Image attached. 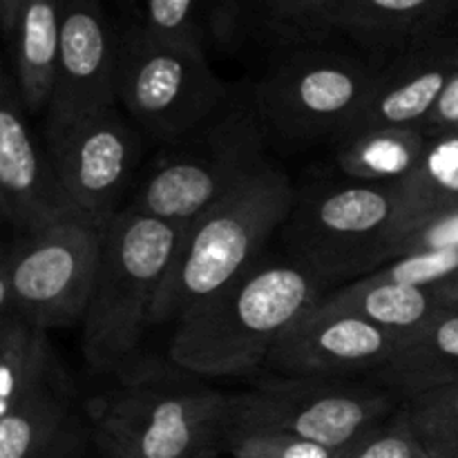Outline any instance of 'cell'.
Segmentation results:
<instances>
[{
	"instance_id": "29",
	"label": "cell",
	"mask_w": 458,
	"mask_h": 458,
	"mask_svg": "<svg viewBox=\"0 0 458 458\" xmlns=\"http://www.w3.org/2000/svg\"><path fill=\"white\" fill-rule=\"evenodd\" d=\"M423 250H458V204L429 215L405 233L394 249V259Z\"/></svg>"
},
{
	"instance_id": "3",
	"label": "cell",
	"mask_w": 458,
	"mask_h": 458,
	"mask_svg": "<svg viewBox=\"0 0 458 458\" xmlns=\"http://www.w3.org/2000/svg\"><path fill=\"white\" fill-rule=\"evenodd\" d=\"M293 199L291 179L268 161L244 186L188 224L152 304L150 327L177 325L249 271L282 231Z\"/></svg>"
},
{
	"instance_id": "6",
	"label": "cell",
	"mask_w": 458,
	"mask_h": 458,
	"mask_svg": "<svg viewBox=\"0 0 458 458\" xmlns=\"http://www.w3.org/2000/svg\"><path fill=\"white\" fill-rule=\"evenodd\" d=\"M280 233L286 253L335 289L392 262L401 240V206L387 183L343 177L295 192Z\"/></svg>"
},
{
	"instance_id": "8",
	"label": "cell",
	"mask_w": 458,
	"mask_h": 458,
	"mask_svg": "<svg viewBox=\"0 0 458 458\" xmlns=\"http://www.w3.org/2000/svg\"><path fill=\"white\" fill-rule=\"evenodd\" d=\"M116 98L155 141H174L199 128L233 98L201 45L161 40L141 25L119 36Z\"/></svg>"
},
{
	"instance_id": "34",
	"label": "cell",
	"mask_w": 458,
	"mask_h": 458,
	"mask_svg": "<svg viewBox=\"0 0 458 458\" xmlns=\"http://www.w3.org/2000/svg\"><path fill=\"white\" fill-rule=\"evenodd\" d=\"M226 450L231 452L233 458H268V456H264L262 452L250 450V447H246V445H228Z\"/></svg>"
},
{
	"instance_id": "11",
	"label": "cell",
	"mask_w": 458,
	"mask_h": 458,
	"mask_svg": "<svg viewBox=\"0 0 458 458\" xmlns=\"http://www.w3.org/2000/svg\"><path fill=\"white\" fill-rule=\"evenodd\" d=\"M143 132L121 106L76 123L49 148L58 179L76 215L107 228L125 208L123 197L143 161Z\"/></svg>"
},
{
	"instance_id": "16",
	"label": "cell",
	"mask_w": 458,
	"mask_h": 458,
	"mask_svg": "<svg viewBox=\"0 0 458 458\" xmlns=\"http://www.w3.org/2000/svg\"><path fill=\"white\" fill-rule=\"evenodd\" d=\"M94 429L74 394L34 398L0 416V458H92Z\"/></svg>"
},
{
	"instance_id": "31",
	"label": "cell",
	"mask_w": 458,
	"mask_h": 458,
	"mask_svg": "<svg viewBox=\"0 0 458 458\" xmlns=\"http://www.w3.org/2000/svg\"><path fill=\"white\" fill-rule=\"evenodd\" d=\"M420 130H423L429 139L458 130V72H454L452 79L447 81L437 107H434L429 119L425 121V125Z\"/></svg>"
},
{
	"instance_id": "4",
	"label": "cell",
	"mask_w": 458,
	"mask_h": 458,
	"mask_svg": "<svg viewBox=\"0 0 458 458\" xmlns=\"http://www.w3.org/2000/svg\"><path fill=\"white\" fill-rule=\"evenodd\" d=\"M186 226L125 206L106 228L101 264L83 320V358L97 374L123 378L141 365L139 349L152 304Z\"/></svg>"
},
{
	"instance_id": "1",
	"label": "cell",
	"mask_w": 458,
	"mask_h": 458,
	"mask_svg": "<svg viewBox=\"0 0 458 458\" xmlns=\"http://www.w3.org/2000/svg\"><path fill=\"white\" fill-rule=\"evenodd\" d=\"M327 293L329 286L289 253L262 255L174 325L170 362L199 378L253 374Z\"/></svg>"
},
{
	"instance_id": "26",
	"label": "cell",
	"mask_w": 458,
	"mask_h": 458,
	"mask_svg": "<svg viewBox=\"0 0 458 458\" xmlns=\"http://www.w3.org/2000/svg\"><path fill=\"white\" fill-rule=\"evenodd\" d=\"M340 458H438L407 420L403 405L343 450Z\"/></svg>"
},
{
	"instance_id": "10",
	"label": "cell",
	"mask_w": 458,
	"mask_h": 458,
	"mask_svg": "<svg viewBox=\"0 0 458 458\" xmlns=\"http://www.w3.org/2000/svg\"><path fill=\"white\" fill-rule=\"evenodd\" d=\"M376 65L335 49H298L253 89L264 130L293 141L338 143L360 114L374 85Z\"/></svg>"
},
{
	"instance_id": "19",
	"label": "cell",
	"mask_w": 458,
	"mask_h": 458,
	"mask_svg": "<svg viewBox=\"0 0 458 458\" xmlns=\"http://www.w3.org/2000/svg\"><path fill=\"white\" fill-rule=\"evenodd\" d=\"M376 378L401 403L458 383V309L443 307L423 329L403 340Z\"/></svg>"
},
{
	"instance_id": "24",
	"label": "cell",
	"mask_w": 458,
	"mask_h": 458,
	"mask_svg": "<svg viewBox=\"0 0 458 458\" xmlns=\"http://www.w3.org/2000/svg\"><path fill=\"white\" fill-rule=\"evenodd\" d=\"M392 188L401 206V237L429 215L458 204V130L429 139L419 168Z\"/></svg>"
},
{
	"instance_id": "25",
	"label": "cell",
	"mask_w": 458,
	"mask_h": 458,
	"mask_svg": "<svg viewBox=\"0 0 458 458\" xmlns=\"http://www.w3.org/2000/svg\"><path fill=\"white\" fill-rule=\"evenodd\" d=\"M407 420L438 458L458 452V383L429 389L401 403Z\"/></svg>"
},
{
	"instance_id": "27",
	"label": "cell",
	"mask_w": 458,
	"mask_h": 458,
	"mask_svg": "<svg viewBox=\"0 0 458 458\" xmlns=\"http://www.w3.org/2000/svg\"><path fill=\"white\" fill-rule=\"evenodd\" d=\"M199 16L201 0H143L139 25L155 38L204 47Z\"/></svg>"
},
{
	"instance_id": "14",
	"label": "cell",
	"mask_w": 458,
	"mask_h": 458,
	"mask_svg": "<svg viewBox=\"0 0 458 458\" xmlns=\"http://www.w3.org/2000/svg\"><path fill=\"white\" fill-rule=\"evenodd\" d=\"M0 210L16 233L74 217L49 148L36 139L13 72L0 81Z\"/></svg>"
},
{
	"instance_id": "35",
	"label": "cell",
	"mask_w": 458,
	"mask_h": 458,
	"mask_svg": "<svg viewBox=\"0 0 458 458\" xmlns=\"http://www.w3.org/2000/svg\"><path fill=\"white\" fill-rule=\"evenodd\" d=\"M447 45H450V58L452 65L458 72V34L456 36H447Z\"/></svg>"
},
{
	"instance_id": "12",
	"label": "cell",
	"mask_w": 458,
	"mask_h": 458,
	"mask_svg": "<svg viewBox=\"0 0 458 458\" xmlns=\"http://www.w3.org/2000/svg\"><path fill=\"white\" fill-rule=\"evenodd\" d=\"M119 36L98 0H61L56 79L45 110V146L52 148L88 116L119 106Z\"/></svg>"
},
{
	"instance_id": "38",
	"label": "cell",
	"mask_w": 458,
	"mask_h": 458,
	"mask_svg": "<svg viewBox=\"0 0 458 458\" xmlns=\"http://www.w3.org/2000/svg\"><path fill=\"white\" fill-rule=\"evenodd\" d=\"M97 458H110V456H101V454H97Z\"/></svg>"
},
{
	"instance_id": "32",
	"label": "cell",
	"mask_w": 458,
	"mask_h": 458,
	"mask_svg": "<svg viewBox=\"0 0 458 458\" xmlns=\"http://www.w3.org/2000/svg\"><path fill=\"white\" fill-rule=\"evenodd\" d=\"M22 0H0V25H3L4 36L13 40L18 27V16H21Z\"/></svg>"
},
{
	"instance_id": "7",
	"label": "cell",
	"mask_w": 458,
	"mask_h": 458,
	"mask_svg": "<svg viewBox=\"0 0 458 458\" xmlns=\"http://www.w3.org/2000/svg\"><path fill=\"white\" fill-rule=\"evenodd\" d=\"M106 228L81 215L16 233L0 258V316H21L43 329L83 325Z\"/></svg>"
},
{
	"instance_id": "21",
	"label": "cell",
	"mask_w": 458,
	"mask_h": 458,
	"mask_svg": "<svg viewBox=\"0 0 458 458\" xmlns=\"http://www.w3.org/2000/svg\"><path fill=\"white\" fill-rule=\"evenodd\" d=\"M61 45V0H22L13 36V74L27 114L47 110Z\"/></svg>"
},
{
	"instance_id": "15",
	"label": "cell",
	"mask_w": 458,
	"mask_h": 458,
	"mask_svg": "<svg viewBox=\"0 0 458 458\" xmlns=\"http://www.w3.org/2000/svg\"><path fill=\"white\" fill-rule=\"evenodd\" d=\"M454 72L443 34L394 54L376 65L369 97L344 139L378 128H423Z\"/></svg>"
},
{
	"instance_id": "23",
	"label": "cell",
	"mask_w": 458,
	"mask_h": 458,
	"mask_svg": "<svg viewBox=\"0 0 458 458\" xmlns=\"http://www.w3.org/2000/svg\"><path fill=\"white\" fill-rule=\"evenodd\" d=\"M240 21L286 43L318 45L338 31V0H219V27L233 31Z\"/></svg>"
},
{
	"instance_id": "33",
	"label": "cell",
	"mask_w": 458,
	"mask_h": 458,
	"mask_svg": "<svg viewBox=\"0 0 458 458\" xmlns=\"http://www.w3.org/2000/svg\"><path fill=\"white\" fill-rule=\"evenodd\" d=\"M438 300H441L443 307H456L458 309V277L452 280L450 284H443L438 289Z\"/></svg>"
},
{
	"instance_id": "28",
	"label": "cell",
	"mask_w": 458,
	"mask_h": 458,
	"mask_svg": "<svg viewBox=\"0 0 458 458\" xmlns=\"http://www.w3.org/2000/svg\"><path fill=\"white\" fill-rule=\"evenodd\" d=\"M369 277L411 286L441 289L458 277V250H423L392 259Z\"/></svg>"
},
{
	"instance_id": "20",
	"label": "cell",
	"mask_w": 458,
	"mask_h": 458,
	"mask_svg": "<svg viewBox=\"0 0 458 458\" xmlns=\"http://www.w3.org/2000/svg\"><path fill=\"white\" fill-rule=\"evenodd\" d=\"M322 304L365 318L401 340L423 329L443 309L438 289L385 282L369 276L331 289L322 298Z\"/></svg>"
},
{
	"instance_id": "22",
	"label": "cell",
	"mask_w": 458,
	"mask_h": 458,
	"mask_svg": "<svg viewBox=\"0 0 458 458\" xmlns=\"http://www.w3.org/2000/svg\"><path fill=\"white\" fill-rule=\"evenodd\" d=\"M428 143L420 128L367 130L335 143V165L347 179L394 186L419 168Z\"/></svg>"
},
{
	"instance_id": "9",
	"label": "cell",
	"mask_w": 458,
	"mask_h": 458,
	"mask_svg": "<svg viewBox=\"0 0 458 458\" xmlns=\"http://www.w3.org/2000/svg\"><path fill=\"white\" fill-rule=\"evenodd\" d=\"M398 407L401 401L383 385L276 376L231 394L224 443L242 434L273 432L347 450Z\"/></svg>"
},
{
	"instance_id": "13",
	"label": "cell",
	"mask_w": 458,
	"mask_h": 458,
	"mask_svg": "<svg viewBox=\"0 0 458 458\" xmlns=\"http://www.w3.org/2000/svg\"><path fill=\"white\" fill-rule=\"evenodd\" d=\"M403 340L360 316L320 302L300 318L277 343L267 369L286 378L352 380L380 374Z\"/></svg>"
},
{
	"instance_id": "36",
	"label": "cell",
	"mask_w": 458,
	"mask_h": 458,
	"mask_svg": "<svg viewBox=\"0 0 458 458\" xmlns=\"http://www.w3.org/2000/svg\"><path fill=\"white\" fill-rule=\"evenodd\" d=\"M217 452H219V450H210V452H206V454H201L199 458H219Z\"/></svg>"
},
{
	"instance_id": "30",
	"label": "cell",
	"mask_w": 458,
	"mask_h": 458,
	"mask_svg": "<svg viewBox=\"0 0 458 458\" xmlns=\"http://www.w3.org/2000/svg\"><path fill=\"white\" fill-rule=\"evenodd\" d=\"M228 445H246L250 450L262 452L268 458H340L343 450L320 445V443L307 441V438L291 437V434H242L224 443Z\"/></svg>"
},
{
	"instance_id": "5",
	"label": "cell",
	"mask_w": 458,
	"mask_h": 458,
	"mask_svg": "<svg viewBox=\"0 0 458 458\" xmlns=\"http://www.w3.org/2000/svg\"><path fill=\"white\" fill-rule=\"evenodd\" d=\"M253 98L233 97L192 132L164 143L130 199V208L188 226L268 164Z\"/></svg>"
},
{
	"instance_id": "2",
	"label": "cell",
	"mask_w": 458,
	"mask_h": 458,
	"mask_svg": "<svg viewBox=\"0 0 458 458\" xmlns=\"http://www.w3.org/2000/svg\"><path fill=\"white\" fill-rule=\"evenodd\" d=\"M141 362L114 387L85 403L97 454L110 458H199L224 447L231 394Z\"/></svg>"
},
{
	"instance_id": "17",
	"label": "cell",
	"mask_w": 458,
	"mask_h": 458,
	"mask_svg": "<svg viewBox=\"0 0 458 458\" xmlns=\"http://www.w3.org/2000/svg\"><path fill=\"white\" fill-rule=\"evenodd\" d=\"M456 4L458 0H338V31L385 63L438 34V25Z\"/></svg>"
},
{
	"instance_id": "18",
	"label": "cell",
	"mask_w": 458,
	"mask_h": 458,
	"mask_svg": "<svg viewBox=\"0 0 458 458\" xmlns=\"http://www.w3.org/2000/svg\"><path fill=\"white\" fill-rule=\"evenodd\" d=\"M49 394H74L49 331L13 313L0 316V416Z\"/></svg>"
},
{
	"instance_id": "37",
	"label": "cell",
	"mask_w": 458,
	"mask_h": 458,
	"mask_svg": "<svg viewBox=\"0 0 458 458\" xmlns=\"http://www.w3.org/2000/svg\"><path fill=\"white\" fill-rule=\"evenodd\" d=\"M447 458H458V452H454V454H450Z\"/></svg>"
}]
</instances>
